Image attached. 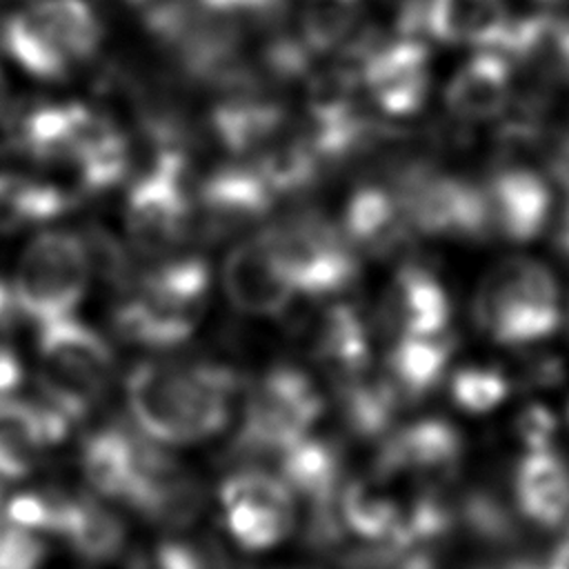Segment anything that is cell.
I'll return each mask as SVG.
<instances>
[{
  "instance_id": "6da1fadb",
  "label": "cell",
  "mask_w": 569,
  "mask_h": 569,
  "mask_svg": "<svg viewBox=\"0 0 569 569\" xmlns=\"http://www.w3.org/2000/svg\"><path fill=\"white\" fill-rule=\"evenodd\" d=\"M240 376L218 362H140L124 382L138 429L158 445H193L224 429Z\"/></svg>"
},
{
  "instance_id": "7a4b0ae2",
  "label": "cell",
  "mask_w": 569,
  "mask_h": 569,
  "mask_svg": "<svg viewBox=\"0 0 569 569\" xmlns=\"http://www.w3.org/2000/svg\"><path fill=\"white\" fill-rule=\"evenodd\" d=\"M473 320L505 347H527L553 336L562 320L556 276L533 258H505L478 284Z\"/></svg>"
},
{
  "instance_id": "3957f363",
  "label": "cell",
  "mask_w": 569,
  "mask_h": 569,
  "mask_svg": "<svg viewBox=\"0 0 569 569\" xmlns=\"http://www.w3.org/2000/svg\"><path fill=\"white\" fill-rule=\"evenodd\" d=\"M209 291V269L200 258L162 262L147 273L133 296L113 311L118 338L144 349L182 345L198 327Z\"/></svg>"
},
{
  "instance_id": "277c9868",
  "label": "cell",
  "mask_w": 569,
  "mask_h": 569,
  "mask_svg": "<svg viewBox=\"0 0 569 569\" xmlns=\"http://www.w3.org/2000/svg\"><path fill=\"white\" fill-rule=\"evenodd\" d=\"M100 36L87 0H33L0 24L4 53L40 80H62L98 51Z\"/></svg>"
},
{
  "instance_id": "5b68a950",
  "label": "cell",
  "mask_w": 569,
  "mask_h": 569,
  "mask_svg": "<svg viewBox=\"0 0 569 569\" xmlns=\"http://www.w3.org/2000/svg\"><path fill=\"white\" fill-rule=\"evenodd\" d=\"M38 396L58 407L73 425L104 396L116 358L107 340L84 322L62 316L38 325Z\"/></svg>"
},
{
  "instance_id": "8992f818",
  "label": "cell",
  "mask_w": 569,
  "mask_h": 569,
  "mask_svg": "<svg viewBox=\"0 0 569 569\" xmlns=\"http://www.w3.org/2000/svg\"><path fill=\"white\" fill-rule=\"evenodd\" d=\"M325 411V398L298 367H271L249 391L231 456L240 467L276 460L287 447L309 436Z\"/></svg>"
},
{
  "instance_id": "52a82bcc",
  "label": "cell",
  "mask_w": 569,
  "mask_h": 569,
  "mask_svg": "<svg viewBox=\"0 0 569 569\" xmlns=\"http://www.w3.org/2000/svg\"><path fill=\"white\" fill-rule=\"evenodd\" d=\"M260 238L289 276L296 296H333L358 276L351 242L316 211L293 213L262 231Z\"/></svg>"
},
{
  "instance_id": "ba28073f",
  "label": "cell",
  "mask_w": 569,
  "mask_h": 569,
  "mask_svg": "<svg viewBox=\"0 0 569 569\" xmlns=\"http://www.w3.org/2000/svg\"><path fill=\"white\" fill-rule=\"evenodd\" d=\"M127 236L136 251L162 258L178 249L193 224V198L187 158L178 149H162L127 193Z\"/></svg>"
},
{
  "instance_id": "9c48e42d",
  "label": "cell",
  "mask_w": 569,
  "mask_h": 569,
  "mask_svg": "<svg viewBox=\"0 0 569 569\" xmlns=\"http://www.w3.org/2000/svg\"><path fill=\"white\" fill-rule=\"evenodd\" d=\"M89 273L91 264L78 236L67 231L36 236L11 280L22 318L42 325L71 316L84 298Z\"/></svg>"
},
{
  "instance_id": "30bf717a",
  "label": "cell",
  "mask_w": 569,
  "mask_h": 569,
  "mask_svg": "<svg viewBox=\"0 0 569 569\" xmlns=\"http://www.w3.org/2000/svg\"><path fill=\"white\" fill-rule=\"evenodd\" d=\"M413 231L425 236L478 240L489 233L482 187L431 169H411L396 191Z\"/></svg>"
},
{
  "instance_id": "8fae6325",
  "label": "cell",
  "mask_w": 569,
  "mask_h": 569,
  "mask_svg": "<svg viewBox=\"0 0 569 569\" xmlns=\"http://www.w3.org/2000/svg\"><path fill=\"white\" fill-rule=\"evenodd\" d=\"M220 502L231 538L249 551L271 549L293 529V493L280 476L240 467L220 485Z\"/></svg>"
},
{
  "instance_id": "7c38bea8",
  "label": "cell",
  "mask_w": 569,
  "mask_h": 569,
  "mask_svg": "<svg viewBox=\"0 0 569 569\" xmlns=\"http://www.w3.org/2000/svg\"><path fill=\"white\" fill-rule=\"evenodd\" d=\"M373 460L378 480L416 478L422 485H447L465 453L462 433L442 418H422L380 438Z\"/></svg>"
},
{
  "instance_id": "4fadbf2b",
  "label": "cell",
  "mask_w": 569,
  "mask_h": 569,
  "mask_svg": "<svg viewBox=\"0 0 569 569\" xmlns=\"http://www.w3.org/2000/svg\"><path fill=\"white\" fill-rule=\"evenodd\" d=\"M376 107L391 118H407L422 109L429 93V51L411 36L369 47L356 67Z\"/></svg>"
},
{
  "instance_id": "5bb4252c",
  "label": "cell",
  "mask_w": 569,
  "mask_h": 569,
  "mask_svg": "<svg viewBox=\"0 0 569 569\" xmlns=\"http://www.w3.org/2000/svg\"><path fill=\"white\" fill-rule=\"evenodd\" d=\"M273 198L253 167H224L213 171L198 189L193 224L207 240L238 236L269 213Z\"/></svg>"
},
{
  "instance_id": "9a60e30c",
  "label": "cell",
  "mask_w": 569,
  "mask_h": 569,
  "mask_svg": "<svg viewBox=\"0 0 569 569\" xmlns=\"http://www.w3.org/2000/svg\"><path fill=\"white\" fill-rule=\"evenodd\" d=\"M489 233L509 242H527L547 227L551 189L542 173L525 164H505L482 187Z\"/></svg>"
},
{
  "instance_id": "2e32d148",
  "label": "cell",
  "mask_w": 569,
  "mask_h": 569,
  "mask_svg": "<svg viewBox=\"0 0 569 569\" xmlns=\"http://www.w3.org/2000/svg\"><path fill=\"white\" fill-rule=\"evenodd\" d=\"M158 451V442L149 436L127 425H109L84 438L80 465L100 496L127 502Z\"/></svg>"
},
{
  "instance_id": "e0dca14e",
  "label": "cell",
  "mask_w": 569,
  "mask_h": 569,
  "mask_svg": "<svg viewBox=\"0 0 569 569\" xmlns=\"http://www.w3.org/2000/svg\"><path fill=\"white\" fill-rule=\"evenodd\" d=\"M382 329L398 338L445 333L451 320V300L442 282L420 264H402L387 287L380 311Z\"/></svg>"
},
{
  "instance_id": "ac0fdd59",
  "label": "cell",
  "mask_w": 569,
  "mask_h": 569,
  "mask_svg": "<svg viewBox=\"0 0 569 569\" xmlns=\"http://www.w3.org/2000/svg\"><path fill=\"white\" fill-rule=\"evenodd\" d=\"M222 278L231 305L249 316H278L296 298L289 276L260 236L227 256Z\"/></svg>"
},
{
  "instance_id": "d6986e66",
  "label": "cell",
  "mask_w": 569,
  "mask_h": 569,
  "mask_svg": "<svg viewBox=\"0 0 569 569\" xmlns=\"http://www.w3.org/2000/svg\"><path fill=\"white\" fill-rule=\"evenodd\" d=\"M513 502L522 518L540 529L569 522V460L553 447L527 451L513 471Z\"/></svg>"
},
{
  "instance_id": "ffe728a7",
  "label": "cell",
  "mask_w": 569,
  "mask_h": 569,
  "mask_svg": "<svg viewBox=\"0 0 569 569\" xmlns=\"http://www.w3.org/2000/svg\"><path fill=\"white\" fill-rule=\"evenodd\" d=\"M513 91V67L496 49L469 58L449 80L445 104L453 118L482 122L500 116Z\"/></svg>"
},
{
  "instance_id": "44dd1931",
  "label": "cell",
  "mask_w": 569,
  "mask_h": 569,
  "mask_svg": "<svg viewBox=\"0 0 569 569\" xmlns=\"http://www.w3.org/2000/svg\"><path fill=\"white\" fill-rule=\"evenodd\" d=\"M342 233L353 249L358 247L369 256L389 258L409 247L413 229L396 191L362 187L347 202Z\"/></svg>"
},
{
  "instance_id": "7402d4cb",
  "label": "cell",
  "mask_w": 569,
  "mask_h": 569,
  "mask_svg": "<svg viewBox=\"0 0 569 569\" xmlns=\"http://www.w3.org/2000/svg\"><path fill=\"white\" fill-rule=\"evenodd\" d=\"M509 22L505 0H422V31L445 44L498 49Z\"/></svg>"
},
{
  "instance_id": "603a6c76",
  "label": "cell",
  "mask_w": 569,
  "mask_h": 569,
  "mask_svg": "<svg viewBox=\"0 0 569 569\" xmlns=\"http://www.w3.org/2000/svg\"><path fill=\"white\" fill-rule=\"evenodd\" d=\"M136 513L167 529H182L196 522L204 507V489L187 473L176 458L167 456L133 489L127 500Z\"/></svg>"
},
{
  "instance_id": "cb8c5ba5",
  "label": "cell",
  "mask_w": 569,
  "mask_h": 569,
  "mask_svg": "<svg viewBox=\"0 0 569 569\" xmlns=\"http://www.w3.org/2000/svg\"><path fill=\"white\" fill-rule=\"evenodd\" d=\"M276 462L284 485L307 505L333 502L345 485L342 449L325 438L305 436L287 447Z\"/></svg>"
},
{
  "instance_id": "d4e9b609",
  "label": "cell",
  "mask_w": 569,
  "mask_h": 569,
  "mask_svg": "<svg viewBox=\"0 0 569 569\" xmlns=\"http://www.w3.org/2000/svg\"><path fill=\"white\" fill-rule=\"evenodd\" d=\"M211 127L229 153L260 158L284 138L287 113L271 100H227L213 109Z\"/></svg>"
},
{
  "instance_id": "484cf974",
  "label": "cell",
  "mask_w": 569,
  "mask_h": 569,
  "mask_svg": "<svg viewBox=\"0 0 569 569\" xmlns=\"http://www.w3.org/2000/svg\"><path fill=\"white\" fill-rule=\"evenodd\" d=\"M453 349L456 342L447 331L438 336H409L396 340L387 353L385 376L396 387L405 405L422 400L440 385Z\"/></svg>"
},
{
  "instance_id": "4316f807",
  "label": "cell",
  "mask_w": 569,
  "mask_h": 569,
  "mask_svg": "<svg viewBox=\"0 0 569 569\" xmlns=\"http://www.w3.org/2000/svg\"><path fill=\"white\" fill-rule=\"evenodd\" d=\"M313 358L336 382L369 369V336L362 318L347 305L329 307L311 331Z\"/></svg>"
},
{
  "instance_id": "83f0119b",
  "label": "cell",
  "mask_w": 569,
  "mask_h": 569,
  "mask_svg": "<svg viewBox=\"0 0 569 569\" xmlns=\"http://www.w3.org/2000/svg\"><path fill=\"white\" fill-rule=\"evenodd\" d=\"M338 385V402L347 429L365 440H380L389 433L396 413L405 405L389 378L369 376V369Z\"/></svg>"
},
{
  "instance_id": "f1b7e54d",
  "label": "cell",
  "mask_w": 569,
  "mask_h": 569,
  "mask_svg": "<svg viewBox=\"0 0 569 569\" xmlns=\"http://www.w3.org/2000/svg\"><path fill=\"white\" fill-rule=\"evenodd\" d=\"M122 520L89 493H73L60 536L87 562L113 560L124 545Z\"/></svg>"
},
{
  "instance_id": "f546056e",
  "label": "cell",
  "mask_w": 569,
  "mask_h": 569,
  "mask_svg": "<svg viewBox=\"0 0 569 569\" xmlns=\"http://www.w3.org/2000/svg\"><path fill=\"white\" fill-rule=\"evenodd\" d=\"M338 513L347 529L360 538V542H407L405 511L389 500L382 491L371 489L362 480L345 482L338 493Z\"/></svg>"
},
{
  "instance_id": "4dcf8cb0",
  "label": "cell",
  "mask_w": 569,
  "mask_h": 569,
  "mask_svg": "<svg viewBox=\"0 0 569 569\" xmlns=\"http://www.w3.org/2000/svg\"><path fill=\"white\" fill-rule=\"evenodd\" d=\"M71 204L73 198L60 187L18 173H0V233H16L56 220Z\"/></svg>"
},
{
  "instance_id": "1f68e13d",
  "label": "cell",
  "mask_w": 569,
  "mask_h": 569,
  "mask_svg": "<svg viewBox=\"0 0 569 569\" xmlns=\"http://www.w3.org/2000/svg\"><path fill=\"white\" fill-rule=\"evenodd\" d=\"M458 527L476 542L493 549H507L520 540L516 511L491 487H471L458 496Z\"/></svg>"
},
{
  "instance_id": "d6a6232c",
  "label": "cell",
  "mask_w": 569,
  "mask_h": 569,
  "mask_svg": "<svg viewBox=\"0 0 569 569\" xmlns=\"http://www.w3.org/2000/svg\"><path fill=\"white\" fill-rule=\"evenodd\" d=\"M320 164L322 160L313 153L302 136H284L269 151L256 158L253 169L262 176L273 196H278L309 189L320 171Z\"/></svg>"
},
{
  "instance_id": "836d02e7",
  "label": "cell",
  "mask_w": 569,
  "mask_h": 569,
  "mask_svg": "<svg viewBox=\"0 0 569 569\" xmlns=\"http://www.w3.org/2000/svg\"><path fill=\"white\" fill-rule=\"evenodd\" d=\"M365 0H305L300 13V38L309 53L338 47L358 24Z\"/></svg>"
},
{
  "instance_id": "e575fe53",
  "label": "cell",
  "mask_w": 569,
  "mask_h": 569,
  "mask_svg": "<svg viewBox=\"0 0 569 569\" xmlns=\"http://www.w3.org/2000/svg\"><path fill=\"white\" fill-rule=\"evenodd\" d=\"M511 378L507 371L489 365L460 367L449 382L453 405L467 413H487L500 407L511 393Z\"/></svg>"
},
{
  "instance_id": "d590c367",
  "label": "cell",
  "mask_w": 569,
  "mask_h": 569,
  "mask_svg": "<svg viewBox=\"0 0 569 569\" xmlns=\"http://www.w3.org/2000/svg\"><path fill=\"white\" fill-rule=\"evenodd\" d=\"M73 493L60 489H33L11 496L4 502V518L40 533L60 536Z\"/></svg>"
},
{
  "instance_id": "8d00e7d4",
  "label": "cell",
  "mask_w": 569,
  "mask_h": 569,
  "mask_svg": "<svg viewBox=\"0 0 569 569\" xmlns=\"http://www.w3.org/2000/svg\"><path fill=\"white\" fill-rule=\"evenodd\" d=\"M82 244L91 269H98V273L113 287H131V262L120 242L111 233H107L100 227H93L87 231Z\"/></svg>"
},
{
  "instance_id": "74e56055",
  "label": "cell",
  "mask_w": 569,
  "mask_h": 569,
  "mask_svg": "<svg viewBox=\"0 0 569 569\" xmlns=\"http://www.w3.org/2000/svg\"><path fill=\"white\" fill-rule=\"evenodd\" d=\"M47 545L9 518L0 516V569H40Z\"/></svg>"
},
{
  "instance_id": "f35d334b",
  "label": "cell",
  "mask_w": 569,
  "mask_h": 569,
  "mask_svg": "<svg viewBox=\"0 0 569 569\" xmlns=\"http://www.w3.org/2000/svg\"><path fill=\"white\" fill-rule=\"evenodd\" d=\"M556 433H558V418L542 402L525 405L513 420V436L527 451L551 449Z\"/></svg>"
},
{
  "instance_id": "ab89813d",
  "label": "cell",
  "mask_w": 569,
  "mask_h": 569,
  "mask_svg": "<svg viewBox=\"0 0 569 569\" xmlns=\"http://www.w3.org/2000/svg\"><path fill=\"white\" fill-rule=\"evenodd\" d=\"M127 569H209L202 549L182 542H160L133 556Z\"/></svg>"
},
{
  "instance_id": "60d3db41",
  "label": "cell",
  "mask_w": 569,
  "mask_h": 569,
  "mask_svg": "<svg viewBox=\"0 0 569 569\" xmlns=\"http://www.w3.org/2000/svg\"><path fill=\"white\" fill-rule=\"evenodd\" d=\"M565 360L549 351H533L522 358L516 371V385L527 391L553 389L565 380Z\"/></svg>"
},
{
  "instance_id": "b9f144b4",
  "label": "cell",
  "mask_w": 569,
  "mask_h": 569,
  "mask_svg": "<svg viewBox=\"0 0 569 569\" xmlns=\"http://www.w3.org/2000/svg\"><path fill=\"white\" fill-rule=\"evenodd\" d=\"M202 9L222 16V18H236V16H260L271 13L282 0H196Z\"/></svg>"
},
{
  "instance_id": "7bdbcfd3",
  "label": "cell",
  "mask_w": 569,
  "mask_h": 569,
  "mask_svg": "<svg viewBox=\"0 0 569 569\" xmlns=\"http://www.w3.org/2000/svg\"><path fill=\"white\" fill-rule=\"evenodd\" d=\"M22 378H24V371L18 353L0 342V398L16 391Z\"/></svg>"
},
{
  "instance_id": "ee69618b",
  "label": "cell",
  "mask_w": 569,
  "mask_h": 569,
  "mask_svg": "<svg viewBox=\"0 0 569 569\" xmlns=\"http://www.w3.org/2000/svg\"><path fill=\"white\" fill-rule=\"evenodd\" d=\"M20 320H24V318L18 307L13 284L0 276V336L11 333Z\"/></svg>"
},
{
  "instance_id": "f6af8a7d",
  "label": "cell",
  "mask_w": 569,
  "mask_h": 569,
  "mask_svg": "<svg viewBox=\"0 0 569 569\" xmlns=\"http://www.w3.org/2000/svg\"><path fill=\"white\" fill-rule=\"evenodd\" d=\"M565 189V202H562V211L558 216V224H556V247L558 251L569 258V184H562Z\"/></svg>"
},
{
  "instance_id": "bcb514c9",
  "label": "cell",
  "mask_w": 569,
  "mask_h": 569,
  "mask_svg": "<svg viewBox=\"0 0 569 569\" xmlns=\"http://www.w3.org/2000/svg\"><path fill=\"white\" fill-rule=\"evenodd\" d=\"M476 569H547V567H545V562H538V560L531 558V556L513 553V556H507V558H500V560L480 565V567H476Z\"/></svg>"
},
{
  "instance_id": "7dc6e473",
  "label": "cell",
  "mask_w": 569,
  "mask_h": 569,
  "mask_svg": "<svg viewBox=\"0 0 569 569\" xmlns=\"http://www.w3.org/2000/svg\"><path fill=\"white\" fill-rule=\"evenodd\" d=\"M547 569H569V527L565 529L562 538L558 540L556 549L551 551L549 560L545 562Z\"/></svg>"
},
{
  "instance_id": "c3c4849f",
  "label": "cell",
  "mask_w": 569,
  "mask_h": 569,
  "mask_svg": "<svg viewBox=\"0 0 569 569\" xmlns=\"http://www.w3.org/2000/svg\"><path fill=\"white\" fill-rule=\"evenodd\" d=\"M7 107H9V84L4 73L0 71V118L7 116Z\"/></svg>"
},
{
  "instance_id": "681fc988",
  "label": "cell",
  "mask_w": 569,
  "mask_h": 569,
  "mask_svg": "<svg viewBox=\"0 0 569 569\" xmlns=\"http://www.w3.org/2000/svg\"><path fill=\"white\" fill-rule=\"evenodd\" d=\"M124 2H129V4H140V2H147V0H124Z\"/></svg>"
},
{
  "instance_id": "f907efd6",
  "label": "cell",
  "mask_w": 569,
  "mask_h": 569,
  "mask_svg": "<svg viewBox=\"0 0 569 569\" xmlns=\"http://www.w3.org/2000/svg\"><path fill=\"white\" fill-rule=\"evenodd\" d=\"M567 420H569V402H567Z\"/></svg>"
},
{
  "instance_id": "816d5d0a",
  "label": "cell",
  "mask_w": 569,
  "mask_h": 569,
  "mask_svg": "<svg viewBox=\"0 0 569 569\" xmlns=\"http://www.w3.org/2000/svg\"><path fill=\"white\" fill-rule=\"evenodd\" d=\"M289 569H307V567H289Z\"/></svg>"
},
{
  "instance_id": "f5cc1de1",
  "label": "cell",
  "mask_w": 569,
  "mask_h": 569,
  "mask_svg": "<svg viewBox=\"0 0 569 569\" xmlns=\"http://www.w3.org/2000/svg\"><path fill=\"white\" fill-rule=\"evenodd\" d=\"M540 2H558V0H540Z\"/></svg>"
},
{
  "instance_id": "db71d44e",
  "label": "cell",
  "mask_w": 569,
  "mask_h": 569,
  "mask_svg": "<svg viewBox=\"0 0 569 569\" xmlns=\"http://www.w3.org/2000/svg\"><path fill=\"white\" fill-rule=\"evenodd\" d=\"M567 140H569V136H567Z\"/></svg>"
}]
</instances>
